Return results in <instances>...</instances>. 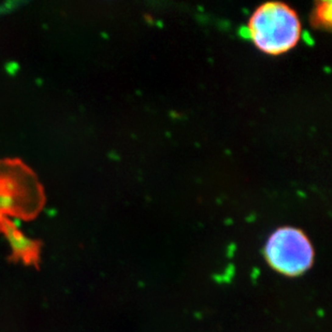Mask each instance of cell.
<instances>
[{"instance_id":"cell-1","label":"cell","mask_w":332,"mask_h":332,"mask_svg":"<svg viewBox=\"0 0 332 332\" xmlns=\"http://www.w3.org/2000/svg\"><path fill=\"white\" fill-rule=\"evenodd\" d=\"M247 37L258 51L280 56L294 50L302 34V23L294 8L268 1L255 9L248 19Z\"/></svg>"},{"instance_id":"cell-2","label":"cell","mask_w":332,"mask_h":332,"mask_svg":"<svg viewBox=\"0 0 332 332\" xmlns=\"http://www.w3.org/2000/svg\"><path fill=\"white\" fill-rule=\"evenodd\" d=\"M264 257L275 271L287 276L301 275L314 262V247L299 228L284 226L273 231L264 246Z\"/></svg>"},{"instance_id":"cell-3","label":"cell","mask_w":332,"mask_h":332,"mask_svg":"<svg viewBox=\"0 0 332 332\" xmlns=\"http://www.w3.org/2000/svg\"><path fill=\"white\" fill-rule=\"evenodd\" d=\"M0 231L3 232L7 238L13 255L14 261L21 260L27 266L38 267L40 259V245L37 242L27 238L22 231L18 230V226L8 219L0 218Z\"/></svg>"},{"instance_id":"cell-4","label":"cell","mask_w":332,"mask_h":332,"mask_svg":"<svg viewBox=\"0 0 332 332\" xmlns=\"http://www.w3.org/2000/svg\"><path fill=\"white\" fill-rule=\"evenodd\" d=\"M15 188L16 183L12 178L0 181V215L3 213L22 214L16 195H14Z\"/></svg>"},{"instance_id":"cell-5","label":"cell","mask_w":332,"mask_h":332,"mask_svg":"<svg viewBox=\"0 0 332 332\" xmlns=\"http://www.w3.org/2000/svg\"><path fill=\"white\" fill-rule=\"evenodd\" d=\"M331 2L317 1L312 9L309 21L312 26L316 29L329 30L331 28Z\"/></svg>"}]
</instances>
